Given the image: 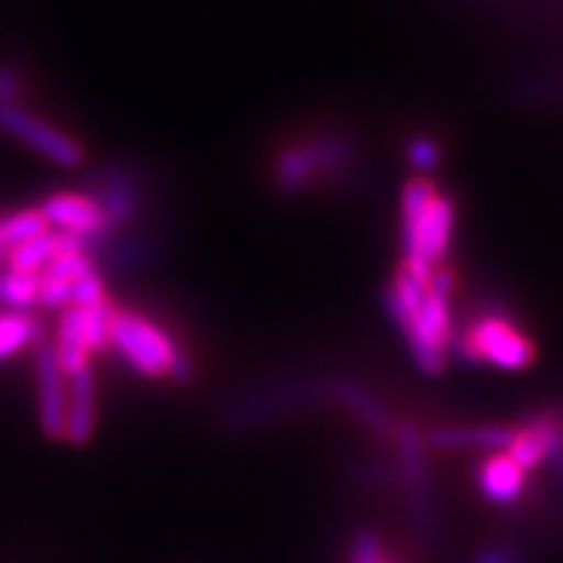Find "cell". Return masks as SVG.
I'll use <instances>...</instances> for the list:
<instances>
[{
  "label": "cell",
  "mask_w": 563,
  "mask_h": 563,
  "mask_svg": "<svg viewBox=\"0 0 563 563\" xmlns=\"http://www.w3.org/2000/svg\"><path fill=\"white\" fill-rule=\"evenodd\" d=\"M454 290L456 277L449 266L422 274L412 266L399 264L384 292L386 313L402 334L412 363L426 376H439L446 371L452 355L456 336Z\"/></svg>",
  "instance_id": "1"
},
{
  "label": "cell",
  "mask_w": 563,
  "mask_h": 563,
  "mask_svg": "<svg viewBox=\"0 0 563 563\" xmlns=\"http://www.w3.org/2000/svg\"><path fill=\"white\" fill-rule=\"evenodd\" d=\"M456 232V207L428 175H415L399 196V245L402 262L422 274H433L449 256Z\"/></svg>",
  "instance_id": "2"
},
{
  "label": "cell",
  "mask_w": 563,
  "mask_h": 563,
  "mask_svg": "<svg viewBox=\"0 0 563 563\" xmlns=\"http://www.w3.org/2000/svg\"><path fill=\"white\" fill-rule=\"evenodd\" d=\"M355 159L357 144L347 133H311L277 152L272 162V188L279 196L311 194L352 170Z\"/></svg>",
  "instance_id": "3"
},
{
  "label": "cell",
  "mask_w": 563,
  "mask_h": 563,
  "mask_svg": "<svg viewBox=\"0 0 563 563\" xmlns=\"http://www.w3.org/2000/svg\"><path fill=\"white\" fill-rule=\"evenodd\" d=\"M110 347H115L139 376L152 382L170 378L175 384H188L196 373L194 361L180 350V344L159 323L136 311L115 308L110 321Z\"/></svg>",
  "instance_id": "4"
},
{
  "label": "cell",
  "mask_w": 563,
  "mask_h": 563,
  "mask_svg": "<svg viewBox=\"0 0 563 563\" xmlns=\"http://www.w3.org/2000/svg\"><path fill=\"white\" fill-rule=\"evenodd\" d=\"M323 402H332V382L323 378H292L251 389L241 397L228 399L220 420L228 431H253L279 418L311 412Z\"/></svg>",
  "instance_id": "5"
},
{
  "label": "cell",
  "mask_w": 563,
  "mask_h": 563,
  "mask_svg": "<svg viewBox=\"0 0 563 563\" xmlns=\"http://www.w3.org/2000/svg\"><path fill=\"white\" fill-rule=\"evenodd\" d=\"M452 352L467 363H483L506 373L527 371L538 361V344L504 311L477 313L454 336Z\"/></svg>",
  "instance_id": "6"
},
{
  "label": "cell",
  "mask_w": 563,
  "mask_h": 563,
  "mask_svg": "<svg viewBox=\"0 0 563 563\" xmlns=\"http://www.w3.org/2000/svg\"><path fill=\"white\" fill-rule=\"evenodd\" d=\"M394 446H397L399 477L407 498L412 525L422 534L433 532V498H431V470L426 460V435L418 431L412 420H394L391 431Z\"/></svg>",
  "instance_id": "7"
},
{
  "label": "cell",
  "mask_w": 563,
  "mask_h": 563,
  "mask_svg": "<svg viewBox=\"0 0 563 563\" xmlns=\"http://www.w3.org/2000/svg\"><path fill=\"white\" fill-rule=\"evenodd\" d=\"M0 131L11 136L26 150L37 152L40 157L51 159L60 167H79L87 159L81 141H76L70 133L55 129L51 121L34 115L24 104L0 102Z\"/></svg>",
  "instance_id": "8"
},
{
  "label": "cell",
  "mask_w": 563,
  "mask_h": 563,
  "mask_svg": "<svg viewBox=\"0 0 563 563\" xmlns=\"http://www.w3.org/2000/svg\"><path fill=\"white\" fill-rule=\"evenodd\" d=\"M40 214L45 217L47 228L53 232H60V235L76 238L87 245V251H97L104 245V238H108V222H104V214L100 203L91 199L89 194H74V191H60L47 196L45 201L40 203Z\"/></svg>",
  "instance_id": "9"
},
{
  "label": "cell",
  "mask_w": 563,
  "mask_h": 563,
  "mask_svg": "<svg viewBox=\"0 0 563 563\" xmlns=\"http://www.w3.org/2000/svg\"><path fill=\"white\" fill-rule=\"evenodd\" d=\"M34 384H37V418L45 439H66L68 378L63 373L51 342H42L34 352Z\"/></svg>",
  "instance_id": "10"
},
{
  "label": "cell",
  "mask_w": 563,
  "mask_h": 563,
  "mask_svg": "<svg viewBox=\"0 0 563 563\" xmlns=\"http://www.w3.org/2000/svg\"><path fill=\"white\" fill-rule=\"evenodd\" d=\"M89 196L100 203L110 232L129 228L139 217L141 203H144V191H141L136 175L121 165L100 167L91 178Z\"/></svg>",
  "instance_id": "11"
},
{
  "label": "cell",
  "mask_w": 563,
  "mask_h": 563,
  "mask_svg": "<svg viewBox=\"0 0 563 563\" xmlns=\"http://www.w3.org/2000/svg\"><path fill=\"white\" fill-rule=\"evenodd\" d=\"M563 439V412L545 410L527 418L522 426L511 428L509 446L504 449L519 467L532 473L540 464H548L551 454Z\"/></svg>",
  "instance_id": "12"
},
{
  "label": "cell",
  "mask_w": 563,
  "mask_h": 563,
  "mask_svg": "<svg viewBox=\"0 0 563 563\" xmlns=\"http://www.w3.org/2000/svg\"><path fill=\"white\" fill-rule=\"evenodd\" d=\"M332 402L340 405L352 420H357L373 435H391L394 415L368 386L355 378H332Z\"/></svg>",
  "instance_id": "13"
},
{
  "label": "cell",
  "mask_w": 563,
  "mask_h": 563,
  "mask_svg": "<svg viewBox=\"0 0 563 563\" xmlns=\"http://www.w3.org/2000/svg\"><path fill=\"white\" fill-rule=\"evenodd\" d=\"M97 428V376L84 368L68 376V402H66V443L84 446L91 441Z\"/></svg>",
  "instance_id": "14"
},
{
  "label": "cell",
  "mask_w": 563,
  "mask_h": 563,
  "mask_svg": "<svg viewBox=\"0 0 563 563\" xmlns=\"http://www.w3.org/2000/svg\"><path fill=\"white\" fill-rule=\"evenodd\" d=\"M527 470L519 467L506 452L485 454V460L477 464L475 483L483 498L493 504H514L527 488Z\"/></svg>",
  "instance_id": "15"
},
{
  "label": "cell",
  "mask_w": 563,
  "mask_h": 563,
  "mask_svg": "<svg viewBox=\"0 0 563 563\" xmlns=\"http://www.w3.org/2000/svg\"><path fill=\"white\" fill-rule=\"evenodd\" d=\"M511 428L509 426H439L431 428L426 435V443H431L443 452H470V449H481L485 454L504 452L509 446Z\"/></svg>",
  "instance_id": "16"
},
{
  "label": "cell",
  "mask_w": 563,
  "mask_h": 563,
  "mask_svg": "<svg viewBox=\"0 0 563 563\" xmlns=\"http://www.w3.org/2000/svg\"><path fill=\"white\" fill-rule=\"evenodd\" d=\"M53 350H55V357H58L63 373H66V378L84 368H89L91 355L87 350V342H84L81 308L68 306L66 311H63V319L58 323V336H55Z\"/></svg>",
  "instance_id": "17"
},
{
  "label": "cell",
  "mask_w": 563,
  "mask_h": 563,
  "mask_svg": "<svg viewBox=\"0 0 563 563\" xmlns=\"http://www.w3.org/2000/svg\"><path fill=\"white\" fill-rule=\"evenodd\" d=\"M42 340V323L32 311H0V363Z\"/></svg>",
  "instance_id": "18"
},
{
  "label": "cell",
  "mask_w": 563,
  "mask_h": 563,
  "mask_svg": "<svg viewBox=\"0 0 563 563\" xmlns=\"http://www.w3.org/2000/svg\"><path fill=\"white\" fill-rule=\"evenodd\" d=\"M45 232H51V228H47L40 209H19L0 217V256H5L21 243L32 241V238L45 235Z\"/></svg>",
  "instance_id": "19"
},
{
  "label": "cell",
  "mask_w": 563,
  "mask_h": 563,
  "mask_svg": "<svg viewBox=\"0 0 563 563\" xmlns=\"http://www.w3.org/2000/svg\"><path fill=\"white\" fill-rule=\"evenodd\" d=\"M40 300V274L0 272V306L5 311H32Z\"/></svg>",
  "instance_id": "20"
},
{
  "label": "cell",
  "mask_w": 563,
  "mask_h": 563,
  "mask_svg": "<svg viewBox=\"0 0 563 563\" xmlns=\"http://www.w3.org/2000/svg\"><path fill=\"white\" fill-rule=\"evenodd\" d=\"M81 313H84V342H87L89 355L110 347V321H112V313H115V308L110 306V300L100 302V306L81 308Z\"/></svg>",
  "instance_id": "21"
},
{
  "label": "cell",
  "mask_w": 563,
  "mask_h": 563,
  "mask_svg": "<svg viewBox=\"0 0 563 563\" xmlns=\"http://www.w3.org/2000/svg\"><path fill=\"white\" fill-rule=\"evenodd\" d=\"M407 162H410V167L422 178H428V173H433L435 167L441 165V146L439 141L431 139V136H412L407 141Z\"/></svg>",
  "instance_id": "22"
},
{
  "label": "cell",
  "mask_w": 563,
  "mask_h": 563,
  "mask_svg": "<svg viewBox=\"0 0 563 563\" xmlns=\"http://www.w3.org/2000/svg\"><path fill=\"white\" fill-rule=\"evenodd\" d=\"M350 563H399L386 553L382 534L376 530H357L350 545Z\"/></svg>",
  "instance_id": "23"
},
{
  "label": "cell",
  "mask_w": 563,
  "mask_h": 563,
  "mask_svg": "<svg viewBox=\"0 0 563 563\" xmlns=\"http://www.w3.org/2000/svg\"><path fill=\"white\" fill-rule=\"evenodd\" d=\"M104 300H108V295H104V279L97 269L89 272L79 282H74V287H70V306L74 308H91L100 306Z\"/></svg>",
  "instance_id": "24"
},
{
  "label": "cell",
  "mask_w": 563,
  "mask_h": 563,
  "mask_svg": "<svg viewBox=\"0 0 563 563\" xmlns=\"http://www.w3.org/2000/svg\"><path fill=\"white\" fill-rule=\"evenodd\" d=\"M21 76L19 70L9 66V63H0V102L16 104L21 97Z\"/></svg>",
  "instance_id": "25"
},
{
  "label": "cell",
  "mask_w": 563,
  "mask_h": 563,
  "mask_svg": "<svg viewBox=\"0 0 563 563\" xmlns=\"http://www.w3.org/2000/svg\"><path fill=\"white\" fill-rule=\"evenodd\" d=\"M475 563H519V553L511 545H488L477 553Z\"/></svg>",
  "instance_id": "26"
},
{
  "label": "cell",
  "mask_w": 563,
  "mask_h": 563,
  "mask_svg": "<svg viewBox=\"0 0 563 563\" xmlns=\"http://www.w3.org/2000/svg\"><path fill=\"white\" fill-rule=\"evenodd\" d=\"M0 563H9V561H5V559H0Z\"/></svg>",
  "instance_id": "27"
}]
</instances>
